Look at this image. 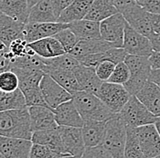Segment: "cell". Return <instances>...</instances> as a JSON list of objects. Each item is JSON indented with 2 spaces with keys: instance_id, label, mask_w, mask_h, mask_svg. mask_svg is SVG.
Segmentation results:
<instances>
[{
  "instance_id": "1",
  "label": "cell",
  "mask_w": 160,
  "mask_h": 158,
  "mask_svg": "<svg viewBox=\"0 0 160 158\" xmlns=\"http://www.w3.org/2000/svg\"><path fill=\"white\" fill-rule=\"evenodd\" d=\"M33 133L28 106L0 113V136L31 140Z\"/></svg>"
},
{
  "instance_id": "2",
  "label": "cell",
  "mask_w": 160,
  "mask_h": 158,
  "mask_svg": "<svg viewBox=\"0 0 160 158\" xmlns=\"http://www.w3.org/2000/svg\"><path fill=\"white\" fill-rule=\"evenodd\" d=\"M73 101L85 122H105L116 115L97 95L92 93L78 91L73 95Z\"/></svg>"
},
{
  "instance_id": "3",
  "label": "cell",
  "mask_w": 160,
  "mask_h": 158,
  "mask_svg": "<svg viewBox=\"0 0 160 158\" xmlns=\"http://www.w3.org/2000/svg\"><path fill=\"white\" fill-rule=\"evenodd\" d=\"M106 126V134L102 145L109 151L114 158H125L128 126L119 114H116L108 120Z\"/></svg>"
},
{
  "instance_id": "4",
  "label": "cell",
  "mask_w": 160,
  "mask_h": 158,
  "mask_svg": "<svg viewBox=\"0 0 160 158\" xmlns=\"http://www.w3.org/2000/svg\"><path fill=\"white\" fill-rule=\"evenodd\" d=\"M125 62L129 67L131 76L129 80L124 86L131 96H137L149 80L152 71L149 57L128 55Z\"/></svg>"
},
{
  "instance_id": "5",
  "label": "cell",
  "mask_w": 160,
  "mask_h": 158,
  "mask_svg": "<svg viewBox=\"0 0 160 158\" xmlns=\"http://www.w3.org/2000/svg\"><path fill=\"white\" fill-rule=\"evenodd\" d=\"M120 116L126 125L131 127H138L142 126L155 124L158 116L150 112L148 108L137 97L131 96L128 103L119 113Z\"/></svg>"
},
{
  "instance_id": "6",
  "label": "cell",
  "mask_w": 160,
  "mask_h": 158,
  "mask_svg": "<svg viewBox=\"0 0 160 158\" xmlns=\"http://www.w3.org/2000/svg\"><path fill=\"white\" fill-rule=\"evenodd\" d=\"M97 96L115 114H119L131 96L124 85L110 82L102 83Z\"/></svg>"
},
{
  "instance_id": "7",
  "label": "cell",
  "mask_w": 160,
  "mask_h": 158,
  "mask_svg": "<svg viewBox=\"0 0 160 158\" xmlns=\"http://www.w3.org/2000/svg\"><path fill=\"white\" fill-rule=\"evenodd\" d=\"M120 13H122L131 27L149 38L153 36L151 13L144 9L138 3L131 2L121 10Z\"/></svg>"
},
{
  "instance_id": "8",
  "label": "cell",
  "mask_w": 160,
  "mask_h": 158,
  "mask_svg": "<svg viewBox=\"0 0 160 158\" xmlns=\"http://www.w3.org/2000/svg\"><path fill=\"white\" fill-rule=\"evenodd\" d=\"M128 22L122 13H117L100 22L101 37L116 47H123L125 30Z\"/></svg>"
},
{
  "instance_id": "9",
  "label": "cell",
  "mask_w": 160,
  "mask_h": 158,
  "mask_svg": "<svg viewBox=\"0 0 160 158\" xmlns=\"http://www.w3.org/2000/svg\"><path fill=\"white\" fill-rule=\"evenodd\" d=\"M123 48L128 55L148 57H149L154 51L149 37L134 29L128 24L125 30Z\"/></svg>"
},
{
  "instance_id": "10",
  "label": "cell",
  "mask_w": 160,
  "mask_h": 158,
  "mask_svg": "<svg viewBox=\"0 0 160 158\" xmlns=\"http://www.w3.org/2000/svg\"><path fill=\"white\" fill-rule=\"evenodd\" d=\"M40 88L48 106L52 109H55L61 104L73 99V95L70 92L46 73L41 80Z\"/></svg>"
},
{
  "instance_id": "11",
  "label": "cell",
  "mask_w": 160,
  "mask_h": 158,
  "mask_svg": "<svg viewBox=\"0 0 160 158\" xmlns=\"http://www.w3.org/2000/svg\"><path fill=\"white\" fill-rule=\"evenodd\" d=\"M145 158L160 156V135L155 124L134 127Z\"/></svg>"
},
{
  "instance_id": "12",
  "label": "cell",
  "mask_w": 160,
  "mask_h": 158,
  "mask_svg": "<svg viewBox=\"0 0 160 158\" xmlns=\"http://www.w3.org/2000/svg\"><path fill=\"white\" fill-rule=\"evenodd\" d=\"M69 27V24L59 22H45V23H27L23 32V38L28 43L37 40L54 37L61 30Z\"/></svg>"
},
{
  "instance_id": "13",
  "label": "cell",
  "mask_w": 160,
  "mask_h": 158,
  "mask_svg": "<svg viewBox=\"0 0 160 158\" xmlns=\"http://www.w3.org/2000/svg\"><path fill=\"white\" fill-rule=\"evenodd\" d=\"M32 140L0 137V158H30Z\"/></svg>"
},
{
  "instance_id": "14",
  "label": "cell",
  "mask_w": 160,
  "mask_h": 158,
  "mask_svg": "<svg viewBox=\"0 0 160 158\" xmlns=\"http://www.w3.org/2000/svg\"><path fill=\"white\" fill-rule=\"evenodd\" d=\"M64 148L68 155L81 157L86 150L82 127L58 126Z\"/></svg>"
},
{
  "instance_id": "15",
  "label": "cell",
  "mask_w": 160,
  "mask_h": 158,
  "mask_svg": "<svg viewBox=\"0 0 160 158\" xmlns=\"http://www.w3.org/2000/svg\"><path fill=\"white\" fill-rule=\"evenodd\" d=\"M28 111L33 132L58 127L55 117V113L49 106H28Z\"/></svg>"
},
{
  "instance_id": "16",
  "label": "cell",
  "mask_w": 160,
  "mask_h": 158,
  "mask_svg": "<svg viewBox=\"0 0 160 158\" xmlns=\"http://www.w3.org/2000/svg\"><path fill=\"white\" fill-rule=\"evenodd\" d=\"M58 125L60 126L82 127L85 121L80 116L73 99L61 104L53 109Z\"/></svg>"
},
{
  "instance_id": "17",
  "label": "cell",
  "mask_w": 160,
  "mask_h": 158,
  "mask_svg": "<svg viewBox=\"0 0 160 158\" xmlns=\"http://www.w3.org/2000/svg\"><path fill=\"white\" fill-rule=\"evenodd\" d=\"M27 23L14 19L1 13L0 15V41L9 47L13 41L23 38V32Z\"/></svg>"
},
{
  "instance_id": "18",
  "label": "cell",
  "mask_w": 160,
  "mask_h": 158,
  "mask_svg": "<svg viewBox=\"0 0 160 158\" xmlns=\"http://www.w3.org/2000/svg\"><path fill=\"white\" fill-rule=\"evenodd\" d=\"M75 74L79 84L80 91H86L97 95L103 81L98 77L95 68L86 67L82 64L75 70Z\"/></svg>"
},
{
  "instance_id": "19",
  "label": "cell",
  "mask_w": 160,
  "mask_h": 158,
  "mask_svg": "<svg viewBox=\"0 0 160 158\" xmlns=\"http://www.w3.org/2000/svg\"><path fill=\"white\" fill-rule=\"evenodd\" d=\"M113 47H116L113 44L104 40L103 38L83 39L78 41L75 48L72 50L69 54L78 60L80 57L84 56L106 52Z\"/></svg>"
},
{
  "instance_id": "20",
  "label": "cell",
  "mask_w": 160,
  "mask_h": 158,
  "mask_svg": "<svg viewBox=\"0 0 160 158\" xmlns=\"http://www.w3.org/2000/svg\"><path fill=\"white\" fill-rule=\"evenodd\" d=\"M137 97L156 116H160V87L148 80L143 88L137 94Z\"/></svg>"
},
{
  "instance_id": "21",
  "label": "cell",
  "mask_w": 160,
  "mask_h": 158,
  "mask_svg": "<svg viewBox=\"0 0 160 158\" xmlns=\"http://www.w3.org/2000/svg\"><path fill=\"white\" fill-rule=\"evenodd\" d=\"M31 140L34 144H40L49 146L50 148L57 151L62 156H69L65 151L58 127L49 130L36 131L33 133Z\"/></svg>"
},
{
  "instance_id": "22",
  "label": "cell",
  "mask_w": 160,
  "mask_h": 158,
  "mask_svg": "<svg viewBox=\"0 0 160 158\" xmlns=\"http://www.w3.org/2000/svg\"><path fill=\"white\" fill-rule=\"evenodd\" d=\"M28 44L36 54L43 58H53L66 54L59 41L54 37L42 38Z\"/></svg>"
},
{
  "instance_id": "23",
  "label": "cell",
  "mask_w": 160,
  "mask_h": 158,
  "mask_svg": "<svg viewBox=\"0 0 160 158\" xmlns=\"http://www.w3.org/2000/svg\"><path fill=\"white\" fill-rule=\"evenodd\" d=\"M107 121L85 122L82 126V134L86 147H92L102 145L106 134Z\"/></svg>"
},
{
  "instance_id": "24",
  "label": "cell",
  "mask_w": 160,
  "mask_h": 158,
  "mask_svg": "<svg viewBox=\"0 0 160 158\" xmlns=\"http://www.w3.org/2000/svg\"><path fill=\"white\" fill-rule=\"evenodd\" d=\"M93 1L94 0H75L61 13L58 22L71 24L75 21L84 19L89 11Z\"/></svg>"
},
{
  "instance_id": "25",
  "label": "cell",
  "mask_w": 160,
  "mask_h": 158,
  "mask_svg": "<svg viewBox=\"0 0 160 158\" xmlns=\"http://www.w3.org/2000/svg\"><path fill=\"white\" fill-rule=\"evenodd\" d=\"M1 13L8 16L14 19L28 23L30 7L28 0H1Z\"/></svg>"
},
{
  "instance_id": "26",
  "label": "cell",
  "mask_w": 160,
  "mask_h": 158,
  "mask_svg": "<svg viewBox=\"0 0 160 158\" xmlns=\"http://www.w3.org/2000/svg\"><path fill=\"white\" fill-rule=\"evenodd\" d=\"M69 28L79 40L102 38L100 33V23L97 21L84 18L69 24Z\"/></svg>"
},
{
  "instance_id": "27",
  "label": "cell",
  "mask_w": 160,
  "mask_h": 158,
  "mask_svg": "<svg viewBox=\"0 0 160 158\" xmlns=\"http://www.w3.org/2000/svg\"><path fill=\"white\" fill-rule=\"evenodd\" d=\"M58 22L50 0H41L30 8L28 23H45Z\"/></svg>"
},
{
  "instance_id": "28",
  "label": "cell",
  "mask_w": 160,
  "mask_h": 158,
  "mask_svg": "<svg viewBox=\"0 0 160 158\" xmlns=\"http://www.w3.org/2000/svg\"><path fill=\"white\" fill-rule=\"evenodd\" d=\"M118 12V9L113 5L111 0H94L85 18L100 23Z\"/></svg>"
},
{
  "instance_id": "29",
  "label": "cell",
  "mask_w": 160,
  "mask_h": 158,
  "mask_svg": "<svg viewBox=\"0 0 160 158\" xmlns=\"http://www.w3.org/2000/svg\"><path fill=\"white\" fill-rule=\"evenodd\" d=\"M80 66V62L70 54H64L53 58H44V72L53 70H71L75 71Z\"/></svg>"
},
{
  "instance_id": "30",
  "label": "cell",
  "mask_w": 160,
  "mask_h": 158,
  "mask_svg": "<svg viewBox=\"0 0 160 158\" xmlns=\"http://www.w3.org/2000/svg\"><path fill=\"white\" fill-rule=\"evenodd\" d=\"M28 107L24 93L18 88L12 92L1 91L0 93V111L15 110Z\"/></svg>"
},
{
  "instance_id": "31",
  "label": "cell",
  "mask_w": 160,
  "mask_h": 158,
  "mask_svg": "<svg viewBox=\"0 0 160 158\" xmlns=\"http://www.w3.org/2000/svg\"><path fill=\"white\" fill-rule=\"evenodd\" d=\"M46 74H48L64 88H66L72 95L80 91L79 84L76 77L75 71L71 70H53Z\"/></svg>"
},
{
  "instance_id": "32",
  "label": "cell",
  "mask_w": 160,
  "mask_h": 158,
  "mask_svg": "<svg viewBox=\"0 0 160 158\" xmlns=\"http://www.w3.org/2000/svg\"><path fill=\"white\" fill-rule=\"evenodd\" d=\"M124 156L125 158H145L135 129L131 126H128V136Z\"/></svg>"
},
{
  "instance_id": "33",
  "label": "cell",
  "mask_w": 160,
  "mask_h": 158,
  "mask_svg": "<svg viewBox=\"0 0 160 158\" xmlns=\"http://www.w3.org/2000/svg\"><path fill=\"white\" fill-rule=\"evenodd\" d=\"M54 37H56L59 41L63 48L68 54H69L70 52L75 48V47L79 41L78 37L72 32V30L70 29L69 27L61 30L60 32L54 36Z\"/></svg>"
},
{
  "instance_id": "34",
  "label": "cell",
  "mask_w": 160,
  "mask_h": 158,
  "mask_svg": "<svg viewBox=\"0 0 160 158\" xmlns=\"http://www.w3.org/2000/svg\"><path fill=\"white\" fill-rule=\"evenodd\" d=\"M19 88V78L18 75L11 71L2 72L0 75V89L5 92H12Z\"/></svg>"
},
{
  "instance_id": "35",
  "label": "cell",
  "mask_w": 160,
  "mask_h": 158,
  "mask_svg": "<svg viewBox=\"0 0 160 158\" xmlns=\"http://www.w3.org/2000/svg\"><path fill=\"white\" fill-rule=\"evenodd\" d=\"M130 76H131V73H130L129 67H128L126 62L123 61L117 64L113 74L111 75V77L107 82L125 85L129 80Z\"/></svg>"
},
{
  "instance_id": "36",
  "label": "cell",
  "mask_w": 160,
  "mask_h": 158,
  "mask_svg": "<svg viewBox=\"0 0 160 158\" xmlns=\"http://www.w3.org/2000/svg\"><path fill=\"white\" fill-rule=\"evenodd\" d=\"M9 50L14 57L36 55V52L30 47L29 44L24 38H18L13 41L10 45Z\"/></svg>"
},
{
  "instance_id": "37",
  "label": "cell",
  "mask_w": 160,
  "mask_h": 158,
  "mask_svg": "<svg viewBox=\"0 0 160 158\" xmlns=\"http://www.w3.org/2000/svg\"><path fill=\"white\" fill-rule=\"evenodd\" d=\"M61 156H65L60 155L57 151L50 148L49 146L33 143L30 152V158H59Z\"/></svg>"
},
{
  "instance_id": "38",
  "label": "cell",
  "mask_w": 160,
  "mask_h": 158,
  "mask_svg": "<svg viewBox=\"0 0 160 158\" xmlns=\"http://www.w3.org/2000/svg\"><path fill=\"white\" fill-rule=\"evenodd\" d=\"M23 93L25 95L28 106H48L47 102H46V100L44 98L43 93H42L40 87L29 89V90L24 91Z\"/></svg>"
},
{
  "instance_id": "39",
  "label": "cell",
  "mask_w": 160,
  "mask_h": 158,
  "mask_svg": "<svg viewBox=\"0 0 160 158\" xmlns=\"http://www.w3.org/2000/svg\"><path fill=\"white\" fill-rule=\"evenodd\" d=\"M116 66H117V64L110 60H104V61L100 62L95 69H96L97 75L98 76V77L103 82H107L111 77V75L113 74Z\"/></svg>"
},
{
  "instance_id": "40",
  "label": "cell",
  "mask_w": 160,
  "mask_h": 158,
  "mask_svg": "<svg viewBox=\"0 0 160 158\" xmlns=\"http://www.w3.org/2000/svg\"><path fill=\"white\" fill-rule=\"evenodd\" d=\"M81 158H114V156L103 145H99L97 146L86 147Z\"/></svg>"
},
{
  "instance_id": "41",
  "label": "cell",
  "mask_w": 160,
  "mask_h": 158,
  "mask_svg": "<svg viewBox=\"0 0 160 158\" xmlns=\"http://www.w3.org/2000/svg\"><path fill=\"white\" fill-rule=\"evenodd\" d=\"M138 4L151 14L160 15V0H140Z\"/></svg>"
},
{
  "instance_id": "42",
  "label": "cell",
  "mask_w": 160,
  "mask_h": 158,
  "mask_svg": "<svg viewBox=\"0 0 160 158\" xmlns=\"http://www.w3.org/2000/svg\"><path fill=\"white\" fill-rule=\"evenodd\" d=\"M75 0H50L52 7L55 11V14L58 17V19L61 15V13L67 7H68Z\"/></svg>"
},
{
  "instance_id": "43",
  "label": "cell",
  "mask_w": 160,
  "mask_h": 158,
  "mask_svg": "<svg viewBox=\"0 0 160 158\" xmlns=\"http://www.w3.org/2000/svg\"><path fill=\"white\" fill-rule=\"evenodd\" d=\"M151 24L153 35H160V15L151 14Z\"/></svg>"
},
{
  "instance_id": "44",
  "label": "cell",
  "mask_w": 160,
  "mask_h": 158,
  "mask_svg": "<svg viewBox=\"0 0 160 158\" xmlns=\"http://www.w3.org/2000/svg\"><path fill=\"white\" fill-rule=\"evenodd\" d=\"M152 69H160V51H153L149 57Z\"/></svg>"
},
{
  "instance_id": "45",
  "label": "cell",
  "mask_w": 160,
  "mask_h": 158,
  "mask_svg": "<svg viewBox=\"0 0 160 158\" xmlns=\"http://www.w3.org/2000/svg\"><path fill=\"white\" fill-rule=\"evenodd\" d=\"M149 80L157 84L160 87V69H152Z\"/></svg>"
},
{
  "instance_id": "46",
  "label": "cell",
  "mask_w": 160,
  "mask_h": 158,
  "mask_svg": "<svg viewBox=\"0 0 160 158\" xmlns=\"http://www.w3.org/2000/svg\"><path fill=\"white\" fill-rule=\"evenodd\" d=\"M150 40L154 51H160V35H153Z\"/></svg>"
},
{
  "instance_id": "47",
  "label": "cell",
  "mask_w": 160,
  "mask_h": 158,
  "mask_svg": "<svg viewBox=\"0 0 160 158\" xmlns=\"http://www.w3.org/2000/svg\"><path fill=\"white\" fill-rule=\"evenodd\" d=\"M111 2L113 3V5L118 9V11H121L127 5H128L131 3L130 0H111Z\"/></svg>"
},
{
  "instance_id": "48",
  "label": "cell",
  "mask_w": 160,
  "mask_h": 158,
  "mask_svg": "<svg viewBox=\"0 0 160 158\" xmlns=\"http://www.w3.org/2000/svg\"><path fill=\"white\" fill-rule=\"evenodd\" d=\"M28 5H29L30 8H31L32 7H34L36 4H38L41 0H28Z\"/></svg>"
},
{
  "instance_id": "49",
  "label": "cell",
  "mask_w": 160,
  "mask_h": 158,
  "mask_svg": "<svg viewBox=\"0 0 160 158\" xmlns=\"http://www.w3.org/2000/svg\"><path fill=\"white\" fill-rule=\"evenodd\" d=\"M155 125H156V126H157V128H158V133H159L160 135V116L159 117H158L156 123H155Z\"/></svg>"
},
{
  "instance_id": "50",
  "label": "cell",
  "mask_w": 160,
  "mask_h": 158,
  "mask_svg": "<svg viewBox=\"0 0 160 158\" xmlns=\"http://www.w3.org/2000/svg\"><path fill=\"white\" fill-rule=\"evenodd\" d=\"M59 158H81L79 156H61Z\"/></svg>"
},
{
  "instance_id": "51",
  "label": "cell",
  "mask_w": 160,
  "mask_h": 158,
  "mask_svg": "<svg viewBox=\"0 0 160 158\" xmlns=\"http://www.w3.org/2000/svg\"><path fill=\"white\" fill-rule=\"evenodd\" d=\"M131 2H135V3H138L139 2V0H130Z\"/></svg>"
},
{
  "instance_id": "52",
  "label": "cell",
  "mask_w": 160,
  "mask_h": 158,
  "mask_svg": "<svg viewBox=\"0 0 160 158\" xmlns=\"http://www.w3.org/2000/svg\"><path fill=\"white\" fill-rule=\"evenodd\" d=\"M154 158H160V156H156V157Z\"/></svg>"
},
{
  "instance_id": "53",
  "label": "cell",
  "mask_w": 160,
  "mask_h": 158,
  "mask_svg": "<svg viewBox=\"0 0 160 158\" xmlns=\"http://www.w3.org/2000/svg\"><path fill=\"white\" fill-rule=\"evenodd\" d=\"M139 1H140V0H139Z\"/></svg>"
}]
</instances>
